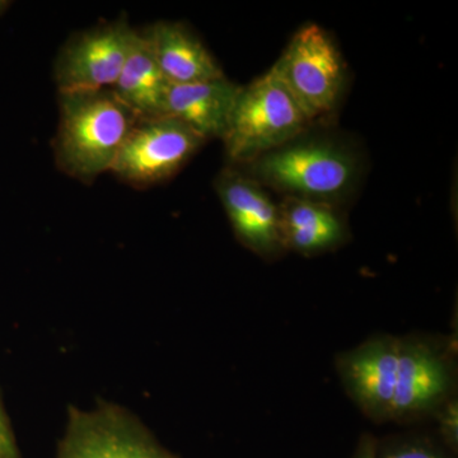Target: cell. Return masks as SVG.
I'll list each match as a JSON object with an SVG mask.
<instances>
[{
  "label": "cell",
  "instance_id": "cell-1",
  "mask_svg": "<svg viewBox=\"0 0 458 458\" xmlns=\"http://www.w3.org/2000/svg\"><path fill=\"white\" fill-rule=\"evenodd\" d=\"M57 101L56 165L72 179L93 182L99 174L111 171L140 117L111 89L59 92Z\"/></svg>",
  "mask_w": 458,
  "mask_h": 458
},
{
  "label": "cell",
  "instance_id": "cell-2",
  "mask_svg": "<svg viewBox=\"0 0 458 458\" xmlns=\"http://www.w3.org/2000/svg\"><path fill=\"white\" fill-rule=\"evenodd\" d=\"M301 137L246 165L250 176L285 197L337 205L360 177L357 157L336 141Z\"/></svg>",
  "mask_w": 458,
  "mask_h": 458
},
{
  "label": "cell",
  "instance_id": "cell-3",
  "mask_svg": "<svg viewBox=\"0 0 458 458\" xmlns=\"http://www.w3.org/2000/svg\"><path fill=\"white\" fill-rule=\"evenodd\" d=\"M311 120L273 69L241 87L225 131L229 161L249 165L303 135Z\"/></svg>",
  "mask_w": 458,
  "mask_h": 458
},
{
  "label": "cell",
  "instance_id": "cell-4",
  "mask_svg": "<svg viewBox=\"0 0 458 458\" xmlns=\"http://www.w3.org/2000/svg\"><path fill=\"white\" fill-rule=\"evenodd\" d=\"M310 120L335 108L345 84V65L333 38L318 25L302 27L273 66Z\"/></svg>",
  "mask_w": 458,
  "mask_h": 458
},
{
  "label": "cell",
  "instance_id": "cell-5",
  "mask_svg": "<svg viewBox=\"0 0 458 458\" xmlns=\"http://www.w3.org/2000/svg\"><path fill=\"white\" fill-rule=\"evenodd\" d=\"M204 143L200 135L168 114L140 117L110 172L137 188L155 185L177 174Z\"/></svg>",
  "mask_w": 458,
  "mask_h": 458
},
{
  "label": "cell",
  "instance_id": "cell-6",
  "mask_svg": "<svg viewBox=\"0 0 458 458\" xmlns=\"http://www.w3.org/2000/svg\"><path fill=\"white\" fill-rule=\"evenodd\" d=\"M56 458H179L165 451L144 426L119 406L72 408Z\"/></svg>",
  "mask_w": 458,
  "mask_h": 458
},
{
  "label": "cell",
  "instance_id": "cell-7",
  "mask_svg": "<svg viewBox=\"0 0 458 458\" xmlns=\"http://www.w3.org/2000/svg\"><path fill=\"white\" fill-rule=\"evenodd\" d=\"M454 343L417 336L400 339L391 420L410 421L434 414L454 397Z\"/></svg>",
  "mask_w": 458,
  "mask_h": 458
},
{
  "label": "cell",
  "instance_id": "cell-8",
  "mask_svg": "<svg viewBox=\"0 0 458 458\" xmlns=\"http://www.w3.org/2000/svg\"><path fill=\"white\" fill-rule=\"evenodd\" d=\"M137 35L128 22L119 21L72 36L54 66L57 90L113 89Z\"/></svg>",
  "mask_w": 458,
  "mask_h": 458
},
{
  "label": "cell",
  "instance_id": "cell-9",
  "mask_svg": "<svg viewBox=\"0 0 458 458\" xmlns=\"http://www.w3.org/2000/svg\"><path fill=\"white\" fill-rule=\"evenodd\" d=\"M399 346V337L375 336L336 357L344 388L361 412L376 423L391 420Z\"/></svg>",
  "mask_w": 458,
  "mask_h": 458
},
{
  "label": "cell",
  "instance_id": "cell-10",
  "mask_svg": "<svg viewBox=\"0 0 458 458\" xmlns=\"http://www.w3.org/2000/svg\"><path fill=\"white\" fill-rule=\"evenodd\" d=\"M216 192L234 233L247 249L265 259L285 251L279 228L278 205L250 174L225 168L216 182Z\"/></svg>",
  "mask_w": 458,
  "mask_h": 458
},
{
  "label": "cell",
  "instance_id": "cell-11",
  "mask_svg": "<svg viewBox=\"0 0 458 458\" xmlns=\"http://www.w3.org/2000/svg\"><path fill=\"white\" fill-rule=\"evenodd\" d=\"M241 87L227 78L189 84H170L165 114L180 120L208 140H223Z\"/></svg>",
  "mask_w": 458,
  "mask_h": 458
},
{
  "label": "cell",
  "instance_id": "cell-12",
  "mask_svg": "<svg viewBox=\"0 0 458 458\" xmlns=\"http://www.w3.org/2000/svg\"><path fill=\"white\" fill-rule=\"evenodd\" d=\"M278 209L284 250L318 255L342 246L349 238L345 219L337 205L284 197Z\"/></svg>",
  "mask_w": 458,
  "mask_h": 458
},
{
  "label": "cell",
  "instance_id": "cell-13",
  "mask_svg": "<svg viewBox=\"0 0 458 458\" xmlns=\"http://www.w3.org/2000/svg\"><path fill=\"white\" fill-rule=\"evenodd\" d=\"M170 84H189L225 77L209 50L188 27L157 22L141 33Z\"/></svg>",
  "mask_w": 458,
  "mask_h": 458
},
{
  "label": "cell",
  "instance_id": "cell-14",
  "mask_svg": "<svg viewBox=\"0 0 458 458\" xmlns=\"http://www.w3.org/2000/svg\"><path fill=\"white\" fill-rule=\"evenodd\" d=\"M170 83L157 64L144 36L138 32L128 59L113 89L117 98L138 117L165 114Z\"/></svg>",
  "mask_w": 458,
  "mask_h": 458
},
{
  "label": "cell",
  "instance_id": "cell-15",
  "mask_svg": "<svg viewBox=\"0 0 458 458\" xmlns=\"http://www.w3.org/2000/svg\"><path fill=\"white\" fill-rule=\"evenodd\" d=\"M377 458H452L447 450L426 437H396L377 445Z\"/></svg>",
  "mask_w": 458,
  "mask_h": 458
},
{
  "label": "cell",
  "instance_id": "cell-16",
  "mask_svg": "<svg viewBox=\"0 0 458 458\" xmlns=\"http://www.w3.org/2000/svg\"><path fill=\"white\" fill-rule=\"evenodd\" d=\"M438 421L439 436L443 445L451 454H457L458 450V403L457 400H448L441 408L434 412Z\"/></svg>",
  "mask_w": 458,
  "mask_h": 458
},
{
  "label": "cell",
  "instance_id": "cell-17",
  "mask_svg": "<svg viewBox=\"0 0 458 458\" xmlns=\"http://www.w3.org/2000/svg\"><path fill=\"white\" fill-rule=\"evenodd\" d=\"M0 458H20L13 433L0 403Z\"/></svg>",
  "mask_w": 458,
  "mask_h": 458
},
{
  "label": "cell",
  "instance_id": "cell-18",
  "mask_svg": "<svg viewBox=\"0 0 458 458\" xmlns=\"http://www.w3.org/2000/svg\"><path fill=\"white\" fill-rule=\"evenodd\" d=\"M377 445H378V441L372 434H363L352 458H377Z\"/></svg>",
  "mask_w": 458,
  "mask_h": 458
},
{
  "label": "cell",
  "instance_id": "cell-19",
  "mask_svg": "<svg viewBox=\"0 0 458 458\" xmlns=\"http://www.w3.org/2000/svg\"><path fill=\"white\" fill-rule=\"evenodd\" d=\"M9 5L8 2H3V0H0V14L4 12V9L7 8Z\"/></svg>",
  "mask_w": 458,
  "mask_h": 458
}]
</instances>
